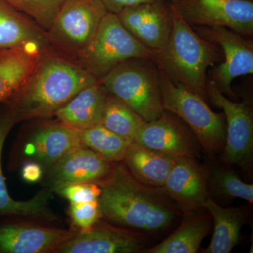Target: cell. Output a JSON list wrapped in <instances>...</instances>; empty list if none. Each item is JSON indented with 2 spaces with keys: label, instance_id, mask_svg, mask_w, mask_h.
<instances>
[{
  "label": "cell",
  "instance_id": "cell-1",
  "mask_svg": "<svg viewBox=\"0 0 253 253\" xmlns=\"http://www.w3.org/2000/svg\"><path fill=\"white\" fill-rule=\"evenodd\" d=\"M97 81L77 63L46 51L29 77L2 106L16 124L47 119Z\"/></svg>",
  "mask_w": 253,
  "mask_h": 253
},
{
  "label": "cell",
  "instance_id": "cell-2",
  "mask_svg": "<svg viewBox=\"0 0 253 253\" xmlns=\"http://www.w3.org/2000/svg\"><path fill=\"white\" fill-rule=\"evenodd\" d=\"M103 217L116 225L139 231H158L172 224L177 208L161 188L146 185L116 163L112 174L100 185Z\"/></svg>",
  "mask_w": 253,
  "mask_h": 253
},
{
  "label": "cell",
  "instance_id": "cell-3",
  "mask_svg": "<svg viewBox=\"0 0 253 253\" xmlns=\"http://www.w3.org/2000/svg\"><path fill=\"white\" fill-rule=\"evenodd\" d=\"M171 9L173 26L169 41L163 49L151 51V59L173 83L208 102L207 71L222 61V51L199 36L172 6Z\"/></svg>",
  "mask_w": 253,
  "mask_h": 253
},
{
  "label": "cell",
  "instance_id": "cell-4",
  "mask_svg": "<svg viewBox=\"0 0 253 253\" xmlns=\"http://www.w3.org/2000/svg\"><path fill=\"white\" fill-rule=\"evenodd\" d=\"M100 81L110 94L126 103L146 122L155 121L165 111L159 68L151 59L127 60Z\"/></svg>",
  "mask_w": 253,
  "mask_h": 253
},
{
  "label": "cell",
  "instance_id": "cell-5",
  "mask_svg": "<svg viewBox=\"0 0 253 253\" xmlns=\"http://www.w3.org/2000/svg\"><path fill=\"white\" fill-rule=\"evenodd\" d=\"M159 71L164 109L187 125L210 157L224 149L226 134L224 113L214 112L202 98L181 84L173 83L160 68Z\"/></svg>",
  "mask_w": 253,
  "mask_h": 253
},
{
  "label": "cell",
  "instance_id": "cell-6",
  "mask_svg": "<svg viewBox=\"0 0 253 253\" xmlns=\"http://www.w3.org/2000/svg\"><path fill=\"white\" fill-rule=\"evenodd\" d=\"M107 12L101 0H64L46 31L50 51L77 63Z\"/></svg>",
  "mask_w": 253,
  "mask_h": 253
},
{
  "label": "cell",
  "instance_id": "cell-7",
  "mask_svg": "<svg viewBox=\"0 0 253 253\" xmlns=\"http://www.w3.org/2000/svg\"><path fill=\"white\" fill-rule=\"evenodd\" d=\"M152 51L123 26L117 14L107 12L77 64L96 80L120 63L134 58H152Z\"/></svg>",
  "mask_w": 253,
  "mask_h": 253
},
{
  "label": "cell",
  "instance_id": "cell-8",
  "mask_svg": "<svg viewBox=\"0 0 253 253\" xmlns=\"http://www.w3.org/2000/svg\"><path fill=\"white\" fill-rule=\"evenodd\" d=\"M206 41L220 47L223 60L209 71L208 79L213 85L230 98L236 96L231 84L236 78L253 74V41L224 26H193Z\"/></svg>",
  "mask_w": 253,
  "mask_h": 253
},
{
  "label": "cell",
  "instance_id": "cell-9",
  "mask_svg": "<svg viewBox=\"0 0 253 253\" xmlns=\"http://www.w3.org/2000/svg\"><path fill=\"white\" fill-rule=\"evenodd\" d=\"M169 3L192 27L224 26L253 38V0H173Z\"/></svg>",
  "mask_w": 253,
  "mask_h": 253
},
{
  "label": "cell",
  "instance_id": "cell-10",
  "mask_svg": "<svg viewBox=\"0 0 253 253\" xmlns=\"http://www.w3.org/2000/svg\"><path fill=\"white\" fill-rule=\"evenodd\" d=\"M208 99L224 111L226 134L224 161L230 166L249 168L253 162V113L252 103L244 99L234 102L207 81Z\"/></svg>",
  "mask_w": 253,
  "mask_h": 253
},
{
  "label": "cell",
  "instance_id": "cell-11",
  "mask_svg": "<svg viewBox=\"0 0 253 253\" xmlns=\"http://www.w3.org/2000/svg\"><path fill=\"white\" fill-rule=\"evenodd\" d=\"M136 142L175 158L201 157V144L185 123L165 110L155 121L146 122Z\"/></svg>",
  "mask_w": 253,
  "mask_h": 253
},
{
  "label": "cell",
  "instance_id": "cell-12",
  "mask_svg": "<svg viewBox=\"0 0 253 253\" xmlns=\"http://www.w3.org/2000/svg\"><path fill=\"white\" fill-rule=\"evenodd\" d=\"M146 241L141 233L116 227L101 219L89 230L75 234L56 253H140L145 250Z\"/></svg>",
  "mask_w": 253,
  "mask_h": 253
},
{
  "label": "cell",
  "instance_id": "cell-13",
  "mask_svg": "<svg viewBox=\"0 0 253 253\" xmlns=\"http://www.w3.org/2000/svg\"><path fill=\"white\" fill-rule=\"evenodd\" d=\"M117 16L123 26L151 51L163 49L169 41L173 20L167 0L126 8Z\"/></svg>",
  "mask_w": 253,
  "mask_h": 253
},
{
  "label": "cell",
  "instance_id": "cell-14",
  "mask_svg": "<svg viewBox=\"0 0 253 253\" xmlns=\"http://www.w3.org/2000/svg\"><path fill=\"white\" fill-rule=\"evenodd\" d=\"M208 174L196 158H176L161 189L184 212L204 208L208 195Z\"/></svg>",
  "mask_w": 253,
  "mask_h": 253
},
{
  "label": "cell",
  "instance_id": "cell-15",
  "mask_svg": "<svg viewBox=\"0 0 253 253\" xmlns=\"http://www.w3.org/2000/svg\"><path fill=\"white\" fill-rule=\"evenodd\" d=\"M115 165L81 146L48 168L49 185L53 191L71 183L92 182L100 186L112 174Z\"/></svg>",
  "mask_w": 253,
  "mask_h": 253
},
{
  "label": "cell",
  "instance_id": "cell-16",
  "mask_svg": "<svg viewBox=\"0 0 253 253\" xmlns=\"http://www.w3.org/2000/svg\"><path fill=\"white\" fill-rule=\"evenodd\" d=\"M78 131L56 121L41 123L25 141L23 154L49 168L73 150L81 147Z\"/></svg>",
  "mask_w": 253,
  "mask_h": 253
},
{
  "label": "cell",
  "instance_id": "cell-17",
  "mask_svg": "<svg viewBox=\"0 0 253 253\" xmlns=\"http://www.w3.org/2000/svg\"><path fill=\"white\" fill-rule=\"evenodd\" d=\"M75 234L33 224L0 223V253H56Z\"/></svg>",
  "mask_w": 253,
  "mask_h": 253
},
{
  "label": "cell",
  "instance_id": "cell-18",
  "mask_svg": "<svg viewBox=\"0 0 253 253\" xmlns=\"http://www.w3.org/2000/svg\"><path fill=\"white\" fill-rule=\"evenodd\" d=\"M31 49L49 51L46 31L5 0H0V51Z\"/></svg>",
  "mask_w": 253,
  "mask_h": 253
},
{
  "label": "cell",
  "instance_id": "cell-19",
  "mask_svg": "<svg viewBox=\"0 0 253 253\" xmlns=\"http://www.w3.org/2000/svg\"><path fill=\"white\" fill-rule=\"evenodd\" d=\"M16 125L7 111L0 109V217L18 216L54 221L57 219L49 207L51 192L43 190L26 201H16L10 196L1 166L3 147L8 134Z\"/></svg>",
  "mask_w": 253,
  "mask_h": 253
},
{
  "label": "cell",
  "instance_id": "cell-20",
  "mask_svg": "<svg viewBox=\"0 0 253 253\" xmlns=\"http://www.w3.org/2000/svg\"><path fill=\"white\" fill-rule=\"evenodd\" d=\"M109 91L98 80L86 86L58 110L56 120L78 131L101 125Z\"/></svg>",
  "mask_w": 253,
  "mask_h": 253
},
{
  "label": "cell",
  "instance_id": "cell-21",
  "mask_svg": "<svg viewBox=\"0 0 253 253\" xmlns=\"http://www.w3.org/2000/svg\"><path fill=\"white\" fill-rule=\"evenodd\" d=\"M176 158L133 141L123 161L131 175L153 187L161 188L172 169Z\"/></svg>",
  "mask_w": 253,
  "mask_h": 253
},
{
  "label": "cell",
  "instance_id": "cell-22",
  "mask_svg": "<svg viewBox=\"0 0 253 253\" xmlns=\"http://www.w3.org/2000/svg\"><path fill=\"white\" fill-rule=\"evenodd\" d=\"M43 53L31 49L0 51V104L6 102L22 85Z\"/></svg>",
  "mask_w": 253,
  "mask_h": 253
},
{
  "label": "cell",
  "instance_id": "cell-23",
  "mask_svg": "<svg viewBox=\"0 0 253 253\" xmlns=\"http://www.w3.org/2000/svg\"><path fill=\"white\" fill-rule=\"evenodd\" d=\"M204 208L212 216L214 232L205 253H229L239 243L246 213L241 208H223L208 197Z\"/></svg>",
  "mask_w": 253,
  "mask_h": 253
},
{
  "label": "cell",
  "instance_id": "cell-24",
  "mask_svg": "<svg viewBox=\"0 0 253 253\" xmlns=\"http://www.w3.org/2000/svg\"><path fill=\"white\" fill-rule=\"evenodd\" d=\"M211 227L208 214L189 216L161 244L145 249L144 253H196Z\"/></svg>",
  "mask_w": 253,
  "mask_h": 253
},
{
  "label": "cell",
  "instance_id": "cell-25",
  "mask_svg": "<svg viewBox=\"0 0 253 253\" xmlns=\"http://www.w3.org/2000/svg\"><path fill=\"white\" fill-rule=\"evenodd\" d=\"M146 121L126 103L113 94L108 95L101 125L126 140L135 141Z\"/></svg>",
  "mask_w": 253,
  "mask_h": 253
},
{
  "label": "cell",
  "instance_id": "cell-26",
  "mask_svg": "<svg viewBox=\"0 0 253 253\" xmlns=\"http://www.w3.org/2000/svg\"><path fill=\"white\" fill-rule=\"evenodd\" d=\"M82 144L106 161L112 163L123 161L131 141L99 125L78 131Z\"/></svg>",
  "mask_w": 253,
  "mask_h": 253
},
{
  "label": "cell",
  "instance_id": "cell-27",
  "mask_svg": "<svg viewBox=\"0 0 253 253\" xmlns=\"http://www.w3.org/2000/svg\"><path fill=\"white\" fill-rule=\"evenodd\" d=\"M212 184L218 194L229 198H239L253 202V186L241 181L234 171L215 168L208 174V185Z\"/></svg>",
  "mask_w": 253,
  "mask_h": 253
},
{
  "label": "cell",
  "instance_id": "cell-28",
  "mask_svg": "<svg viewBox=\"0 0 253 253\" xmlns=\"http://www.w3.org/2000/svg\"><path fill=\"white\" fill-rule=\"evenodd\" d=\"M47 31L64 0H5Z\"/></svg>",
  "mask_w": 253,
  "mask_h": 253
},
{
  "label": "cell",
  "instance_id": "cell-29",
  "mask_svg": "<svg viewBox=\"0 0 253 253\" xmlns=\"http://www.w3.org/2000/svg\"><path fill=\"white\" fill-rule=\"evenodd\" d=\"M69 216L79 232L89 230L102 218L99 200L86 203H70Z\"/></svg>",
  "mask_w": 253,
  "mask_h": 253
},
{
  "label": "cell",
  "instance_id": "cell-30",
  "mask_svg": "<svg viewBox=\"0 0 253 253\" xmlns=\"http://www.w3.org/2000/svg\"><path fill=\"white\" fill-rule=\"evenodd\" d=\"M54 191L70 203H86L99 200L101 189L96 183L78 182L61 186Z\"/></svg>",
  "mask_w": 253,
  "mask_h": 253
},
{
  "label": "cell",
  "instance_id": "cell-31",
  "mask_svg": "<svg viewBox=\"0 0 253 253\" xmlns=\"http://www.w3.org/2000/svg\"><path fill=\"white\" fill-rule=\"evenodd\" d=\"M161 0H101L108 12L118 14L126 8Z\"/></svg>",
  "mask_w": 253,
  "mask_h": 253
},
{
  "label": "cell",
  "instance_id": "cell-32",
  "mask_svg": "<svg viewBox=\"0 0 253 253\" xmlns=\"http://www.w3.org/2000/svg\"><path fill=\"white\" fill-rule=\"evenodd\" d=\"M21 176L28 183H36L42 177V166L36 161L25 163L21 168Z\"/></svg>",
  "mask_w": 253,
  "mask_h": 253
},
{
  "label": "cell",
  "instance_id": "cell-33",
  "mask_svg": "<svg viewBox=\"0 0 253 253\" xmlns=\"http://www.w3.org/2000/svg\"><path fill=\"white\" fill-rule=\"evenodd\" d=\"M173 1V0H170V1Z\"/></svg>",
  "mask_w": 253,
  "mask_h": 253
}]
</instances>
